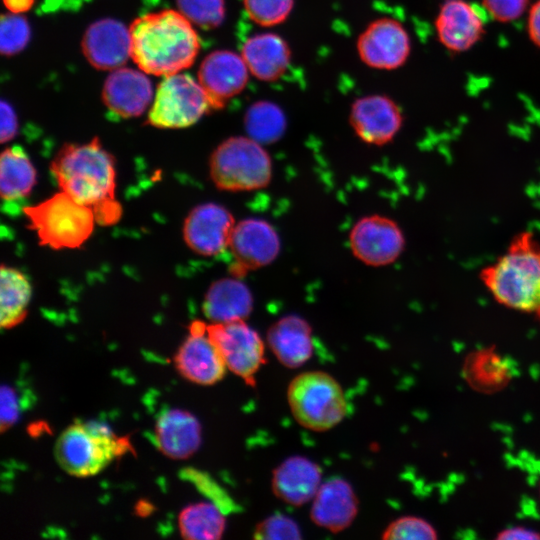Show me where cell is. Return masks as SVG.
Listing matches in <instances>:
<instances>
[{
    "mask_svg": "<svg viewBox=\"0 0 540 540\" xmlns=\"http://www.w3.org/2000/svg\"><path fill=\"white\" fill-rule=\"evenodd\" d=\"M356 46L362 62L381 70L403 66L411 53V39L406 28L388 17L372 21L359 35Z\"/></svg>",
    "mask_w": 540,
    "mask_h": 540,
    "instance_id": "cell-11",
    "label": "cell"
},
{
    "mask_svg": "<svg viewBox=\"0 0 540 540\" xmlns=\"http://www.w3.org/2000/svg\"><path fill=\"white\" fill-rule=\"evenodd\" d=\"M189 332L176 353V368L183 377L194 383L215 384L224 377L227 367L207 333V324L195 321L190 325Z\"/></svg>",
    "mask_w": 540,
    "mask_h": 540,
    "instance_id": "cell-16",
    "label": "cell"
},
{
    "mask_svg": "<svg viewBox=\"0 0 540 540\" xmlns=\"http://www.w3.org/2000/svg\"><path fill=\"white\" fill-rule=\"evenodd\" d=\"M36 184V170L20 146L6 148L0 157V194L5 201L23 199Z\"/></svg>",
    "mask_w": 540,
    "mask_h": 540,
    "instance_id": "cell-27",
    "label": "cell"
},
{
    "mask_svg": "<svg viewBox=\"0 0 540 540\" xmlns=\"http://www.w3.org/2000/svg\"><path fill=\"white\" fill-rule=\"evenodd\" d=\"M129 30L131 58L146 74L179 73L194 63L201 47L192 23L172 9L142 15Z\"/></svg>",
    "mask_w": 540,
    "mask_h": 540,
    "instance_id": "cell-2",
    "label": "cell"
},
{
    "mask_svg": "<svg viewBox=\"0 0 540 540\" xmlns=\"http://www.w3.org/2000/svg\"><path fill=\"white\" fill-rule=\"evenodd\" d=\"M3 3L11 13H22L31 9L34 0H3Z\"/></svg>",
    "mask_w": 540,
    "mask_h": 540,
    "instance_id": "cell-41",
    "label": "cell"
},
{
    "mask_svg": "<svg viewBox=\"0 0 540 540\" xmlns=\"http://www.w3.org/2000/svg\"><path fill=\"white\" fill-rule=\"evenodd\" d=\"M463 375L471 388L485 394L503 389L512 377L509 365L494 347L471 352L464 360Z\"/></svg>",
    "mask_w": 540,
    "mask_h": 540,
    "instance_id": "cell-26",
    "label": "cell"
},
{
    "mask_svg": "<svg viewBox=\"0 0 540 540\" xmlns=\"http://www.w3.org/2000/svg\"><path fill=\"white\" fill-rule=\"evenodd\" d=\"M479 277L499 304L540 320V242L532 232L516 234Z\"/></svg>",
    "mask_w": 540,
    "mask_h": 540,
    "instance_id": "cell-3",
    "label": "cell"
},
{
    "mask_svg": "<svg viewBox=\"0 0 540 540\" xmlns=\"http://www.w3.org/2000/svg\"><path fill=\"white\" fill-rule=\"evenodd\" d=\"M209 174L224 191L242 192L266 187L272 178V160L263 145L249 136L221 142L209 160Z\"/></svg>",
    "mask_w": 540,
    "mask_h": 540,
    "instance_id": "cell-5",
    "label": "cell"
},
{
    "mask_svg": "<svg viewBox=\"0 0 540 540\" xmlns=\"http://www.w3.org/2000/svg\"><path fill=\"white\" fill-rule=\"evenodd\" d=\"M280 247L277 231L266 220L247 218L236 223L229 244L234 259L231 274L240 277L271 264Z\"/></svg>",
    "mask_w": 540,
    "mask_h": 540,
    "instance_id": "cell-12",
    "label": "cell"
},
{
    "mask_svg": "<svg viewBox=\"0 0 540 540\" xmlns=\"http://www.w3.org/2000/svg\"><path fill=\"white\" fill-rule=\"evenodd\" d=\"M153 98L151 81L142 70L117 68L106 78L102 100L112 114L120 118L138 117Z\"/></svg>",
    "mask_w": 540,
    "mask_h": 540,
    "instance_id": "cell-19",
    "label": "cell"
},
{
    "mask_svg": "<svg viewBox=\"0 0 540 540\" xmlns=\"http://www.w3.org/2000/svg\"><path fill=\"white\" fill-rule=\"evenodd\" d=\"M383 539H436L435 528L426 520L415 516H404L392 521L383 531Z\"/></svg>",
    "mask_w": 540,
    "mask_h": 540,
    "instance_id": "cell-34",
    "label": "cell"
},
{
    "mask_svg": "<svg viewBox=\"0 0 540 540\" xmlns=\"http://www.w3.org/2000/svg\"><path fill=\"white\" fill-rule=\"evenodd\" d=\"M287 399L296 421L313 431H326L347 413V402L338 381L322 371L297 375L289 384Z\"/></svg>",
    "mask_w": 540,
    "mask_h": 540,
    "instance_id": "cell-7",
    "label": "cell"
},
{
    "mask_svg": "<svg viewBox=\"0 0 540 540\" xmlns=\"http://www.w3.org/2000/svg\"><path fill=\"white\" fill-rule=\"evenodd\" d=\"M440 44L452 53L470 50L485 34L480 11L465 0H445L435 18Z\"/></svg>",
    "mask_w": 540,
    "mask_h": 540,
    "instance_id": "cell-17",
    "label": "cell"
},
{
    "mask_svg": "<svg viewBox=\"0 0 540 540\" xmlns=\"http://www.w3.org/2000/svg\"><path fill=\"white\" fill-rule=\"evenodd\" d=\"M0 114H1L0 139L2 143H5L13 139L17 133V128H18L17 116L12 106L9 103H7L5 100H1Z\"/></svg>",
    "mask_w": 540,
    "mask_h": 540,
    "instance_id": "cell-38",
    "label": "cell"
},
{
    "mask_svg": "<svg viewBox=\"0 0 540 540\" xmlns=\"http://www.w3.org/2000/svg\"><path fill=\"white\" fill-rule=\"evenodd\" d=\"M40 245L74 249L91 236L96 223L93 210L60 190L46 200L23 209Z\"/></svg>",
    "mask_w": 540,
    "mask_h": 540,
    "instance_id": "cell-4",
    "label": "cell"
},
{
    "mask_svg": "<svg viewBox=\"0 0 540 540\" xmlns=\"http://www.w3.org/2000/svg\"><path fill=\"white\" fill-rule=\"evenodd\" d=\"M247 136L262 145L278 141L285 133L287 121L282 109L268 100L253 103L244 116Z\"/></svg>",
    "mask_w": 540,
    "mask_h": 540,
    "instance_id": "cell-30",
    "label": "cell"
},
{
    "mask_svg": "<svg viewBox=\"0 0 540 540\" xmlns=\"http://www.w3.org/2000/svg\"><path fill=\"white\" fill-rule=\"evenodd\" d=\"M349 120L355 134L371 145L391 142L400 131L403 115L397 103L385 95L373 94L355 100Z\"/></svg>",
    "mask_w": 540,
    "mask_h": 540,
    "instance_id": "cell-15",
    "label": "cell"
},
{
    "mask_svg": "<svg viewBox=\"0 0 540 540\" xmlns=\"http://www.w3.org/2000/svg\"><path fill=\"white\" fill-rule=\"evenodd\" d=\"M349 245L359 261L381 267L399 258L405 248V237L394 220L373 214L354 224L349 233Z\"/></svg>",
    "mask_w": 540,
    "mask_h": 540,
    "instance_id": "cell-10",
    "label": "cell"
},
{
    "mask_svg": "<svg viewBox=\"0 0 540 540\" xmlns=\"http://www.w3.org/2000/svg\"><path fill=\"white\" fill-rule=\"evenodd\" d=\"M248 67L241 56L229 50L208 54L198 70V81L205 90L212 109H221L241 93L249 78Z\"/></svg>",
    "mask_w": 540,
    "mask_h": 540,
    "instance_id": "cell-14",
    "label": "cell"
},
{
    "mask_svg": "<svg viewBox=\"0 0 540 540\" xmlns=\"http://www.w3.org/2000/svg\"><path fill=\"white\" fill-rule=\"evenodd\" d=\"M243 5L253 22L270 27L287 19L293 9L294 0H243Z\"/></svg>",
    "mask_w": 540,
    "mask_h": 540,
    "instance_id": "cell-33",
    "label": "cell"
},
{
    "mask_svg": "<svg viewBox=\"0 0 540 540\" xmlns=\"http://www.w3.org/2000/svg\"><path fill=\"white\" fill-rule=\"evenodd\" d=\"M32 288L28 278L18 269L1 266L0 274V324L12 328L27 315Z\"/></svg>",
    "mask_w": 540,
    "mask_h": 540,
    "instance_id": "cell-28",
    "label": "cell"
},
{
    "mask_svg": "<svg viewBox=\"0 0 540 540\" xmlns=\"http://www.w3.org/2000/svg\"><path fill=\"white\" fill-rule=\"evenodd\" d=\"M81 49L94 68L115 70L131 57L130 30L115 19L97 20L83 34Z\"/></svg>",
    "mask_w": 540,
    "mask_h": 540,
    "instance_id": "cell-18",
    "label": "cell"
},
{
    "mask_svg": "<svg viewBox=\"0 0 540 540\" xmlns=\"http://www.w3.org/2000/svg\"><path fill=\"white\" fill-rule=\"evenodd\" d=\"M235 224L224 206L204 203L194 207L185 218L184 241L199 255L215 256L229 247Z\"/></svg>",
    "mask_w": 540,
    "mask_h": 540,
    "instance_id": "cell-13",
    "label": "cell"
},
{
    "mask_svg": "<svg viewBox=\"0 0 540 540\" xmlns=\"http://www.w3.org/2000/svg\"><path fill=\"white\" fill-rule=\"evenodd\" d=\"M530 0H482L489 16L500 23H509L520 18L527 10Z\"/></svg>",
    "mask_w": 540,
    "mask_h": 540,
    "instance_id": "cell-36",
    "label": "cell"
},
{
    "mask_svg": "<svg viewBox=\"0 0 540 540\" xmlns=\"http://www.w3.org/2000/svg\"><path fill=\"white\" fill-rule=\"evenodd\" d=\"M358 513V498L351 485L341 478L321 484L313 498L311 520L331 532L346 529Z\"/></svg>",
    "mask_w": 540,
    "mask_h": 540,
    "instance_id": "cell-20",
    "label": "cell"
},
{
    "mask_svg": "<svg viewBox=\"0 0 540 540\" xmlns=\"http://www.w3.org/2000/svg\"><path fill=\"white\" fill-rule=\"evenodd\" d=\"M50 170L61 191L93 210L96 223L110 226L120 220L115 160L97 137L88 143L65 144L52 160Z\"/></svg>",
    "mask_w": 540,
    "mask_h": 540,
    "instance_id": "cell-1",
    "label": "cell"
},
{
    "mask_svg": "<svg viewBox=\"0 0 540 540\" xmlns=\"http://www.w3.org/2000/svg\"><path fill=\"white\" fill-rule=\"evenodd\" d=\"M321 486V468L302 456L283 461L272 476V490L282 501L300 506L314 498Z\"/></svg>",
    "mask_w": 540,
    "mask_h": 540,
    "instance_id": "cell-21",
    "label": "cell"
},
{
    "mask_svg": "<svg viewBox=\"0 0 540 540\" xmlns=\"http://www.w3.org/2000/svg\"><path fill=\"white\" fill-rule=\"evenodd\" d=\"M254 538L266 540L301 539V531L297 523L283 514H275L257 524Z\"/></svg>",
    "mask_w": 540,
    "mask_h": 540,
    "instance_id": "cell-35",
    "label": "cell"
},
{
    "mask_svg": "<svg viewBox=\"0 0 540 540\" xmlns=\"http://www.w3.org/2000/svg\"><path fill=\"white\" fill-rule=\"evenodd\" d=\"M1 430L4 431L12 426L19 417V404L15 391L10 386L1 388Z\"/></svg>",
    "mask_w": 540,
    "mask_h": 540,
    "instance_id": "cell-37",
    "label": "cell"
},
{
    "mask_svg": "<svg viewBox=\"0 0 540 540\" xmlns=\"http://www.w3.org/2000/svg\"><path fill=\"white\" fill-rule=\"evenodd\" d=\"M176 4L179 12L203 29L217 28L225 17L224 0H176Z\"/></svg>",
    "mask_w": 540,
    "mask_h": 540,
    "instance_id": "cell-31",
    "label": "cell"
},
{
    "mask_svg": "<svg viewBox=\"0 0 540 540\" xmlns=\"http://www.w3.org/2000/svg\"><path fill=\"white\" fill-rule=\"evenodd\" d=\"M155 440L159 450L166 456L172 459L187 458L200 446V424L187 411H165L156 422Z\"/></svg>",
    "mask_w": 540,
    "mask_h": 540,
    "instance_id": "cell-24",
    "label": "cell"
},
{
    "mask_svg": "<svg viewBox=\"0 0 540 540\" xmlns=\"http://www.w3.org/2000/svg\"><path fill=\"white\" fill-rule=\"evenodd\" d=\"M207 333L220 352L227 369L248 385L265 363V348L260 335L245 320L207 324Z\"/></svg>",
    "mask_w": 540,
    "mask_h": 540,
    "instance_id": "cell-9",
    "label": "cell"
},
{
    "mask_svg": "<svg viewBox=\"0 0 540 540\" xmlns=\"http://www.w3.org/2000/svg\"><path fill=\"white\" fill-rule=\"evenodd\" d=\"M31 36L27 20L16 13L3 14L0 23V52L12 56L21 52Z\"/></svg>",
    "mask_w": 540,
    "mask_h": 540,
    "instance_id": "cell-32",
    "label": "cell"
},
{
    "mask_svg": "<svg viewBox=\"0 0 540 540\" xmlns=\"http://www.w3.org/2000/svg\"><path fill=\"white\" fill-rule=\"evenodd\" d=\"M267 343L280 363L297 368L312 356V328L304 318L287 315L268 329Z\"/></svg>",
    "mask_w": 540,
    "mask_h": 540,
    "instance_id": "cell-22",
    "label": "cell"
},
{
    "mask_svg": "<svg viewBox=\"0 0 540 540\" xmlns=\"http://www.w3.org/2000/svg\"><path fill=\"white\" fill-rule=\"evenodd\" d=\"M179 529L189 540H216L222 537L225 519L217 505L196 503L184 508L179 515Z\"/></svg>",
    "mask_w": 540,
    "mask_h": 540,
    "instance_id": "cell-29",
    "label": "cell"
},
{
    "mask_svg": "<svg viewBox=\"0 0 540 540\" xmlns=\"http://www.w3.org/2000/svg\"><path fill=\"white\" fill-rule=\"evenodd\" d=\"M497 539H540V534L524 527H513L501 531Z\"/></svg>",
    "mask_w": 540,
    "mask_h": 540,
    "instance_id": "cell-40",
    "label": "cell"
},
{
    "mask_svg": "<svg viewBox=\"0 0 540 540\" xmlns=\"http://www.w3.org/2000/svg\"><path fill=\"white\" fill-rule=\"evenodd\" d=\"M212 109L199 81L187 74L165 76L159 83L146 123L163 129L195 124Z\"/></svg>",
    "mask_w": 540,
    "mask_h": 540,
    "instance_id": "cell-8",
    "label": "cell"
},
{
    "mask_svg": "<svg viewBox=\"0 0 540 540\" xmlns=\"http://www.w3.org/2000/svg\"><path fill=\"white\" fill-rule=\"evenodd\" d=\"M128 440L115 436L98 423L74 424L65 429L55 445L60 467L76 477L99 473L114 458L127 451Z\"/></svg>",
    "mask_w": 540,
    "mask_h": 540,
    "instance_id": "cell-6",
    "label": "cell"
},
{
    "mask_svg": "<svg viewBox=\"0 0 540 540\" xmlns=\"http://www.w3.org/2000/svg\"><path fill=\"white\" fill-rule=\"evenodd\" d=\"M253 296L239 277H226L209 287L203 302V312L212 323L245 320L253 310Z\"/></svg>",
    "mask_w": 540,
    "mask_h": 540,
    "instance_id": "cell-25",
    "label": "cell"
},
{
    "mask_svg": "<svg viewBox=\"0 0 540 540\" xmlns=\"http://www.w3.org/2000/svg\"><path fill=\"white\" fill-rule=\"evenodd\" d=\"M251 75L262 81H274L287 70L291 50L287 42L275 33H259L250 36L241 49Z\"/></svg>",
    "mask_w": 540,
    "mask_h": 540,
    "instance_id": "cell-23",
    "label": "cell"
},
{
    "mask_svg": "<svg viewBox=\"0 0 540 540\" xmlns=\"http://www.w3.org/2000/svg\"><path fill=\"white\" fill-rule=\"evenodd\" d=\"M526 28L530 41L540 48V0L530 6Z\"/></svg>",
    "mask_w": 540,
    "mask_h": 540,
    "instance_id": "cell-39",
    "label": "cell"
}]
</instances>
